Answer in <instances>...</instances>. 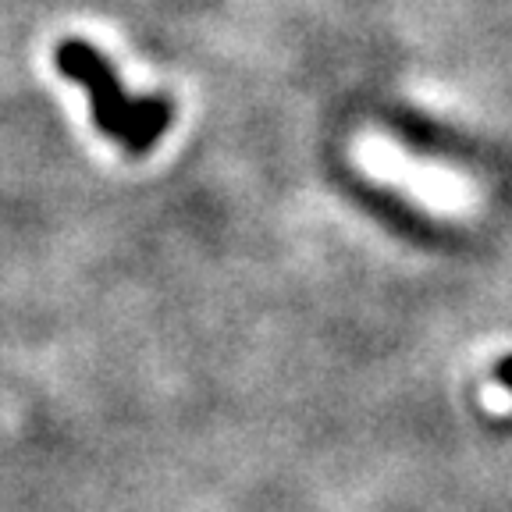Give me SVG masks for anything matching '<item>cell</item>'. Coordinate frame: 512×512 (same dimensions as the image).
<instances>
[{
  "label": "cell",
  "instance_id": "obj_1",
  "mask_svg": "<svg viewBox=\"0 0 512 512\" xmlns=\"http://www.w3.org/2000/svg\"><path fill=\"white\" fill-rule=\"evenodd\" d=\"M54 68L82 86L93 100V125L121 146L128 157H146L175 121V104L168 96H132L121 89L114 64L104 50L86 40H64L54 50Z\"/></svg>",
  "mask_w": 512,
  "mask_h": 512
}]
</instances>
